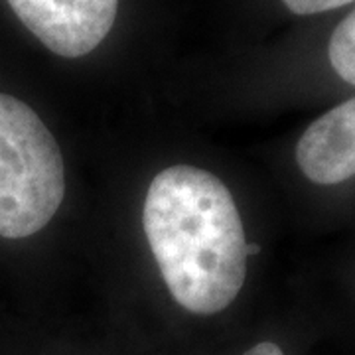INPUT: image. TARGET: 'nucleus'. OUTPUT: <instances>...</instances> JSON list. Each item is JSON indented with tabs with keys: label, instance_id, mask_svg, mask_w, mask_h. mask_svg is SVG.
I'll return each instance as SVG.
<instances>
[{
	"label": "nucleus",
	"instance_id": "0eeeda50",
	"mask_svg": "<svg viewBox=\"0 0 355 355\" xmlns=\"http://www.w3.org/2000/svg\"><path fill=\"white\" fill-rule=\"evenodd\" d=\"M243 355H284V354H282V349H280L277 343L263 342V343H257V345L251 347V349H247Z\"/></svg>",
	"mask_w": 355,
	"mask_h": 355
},
{
	"label": "nucleus",
	"instance_id": "6e6552de",
	"mask_svg": "<svg viewBox=\"0 0 355 355\" xmlns=\"http://www.w3.org/2000/svg\"><path fill=\"white\" fill-rule=\"evenodd\" d=\"M261 251V247L259 245H247V254H254Z\"/></svg>",
	"mask_w": 355,
	"mask_h": 355
},
{
	"label": "nucleus",
	"instance_id": "f257e3e1",
	"mask_svg": "<svg viewBox=\"0 0 355 355\" xmlns=\"http://www.w3.org/2000/svg\"><path fill=\"white\" fill-rule=\"evenodd\" d=\"M142 223L172 298L191 314L225 310L241 292L247 241L227 186L196 166H170L146 191Z\"/></svg>",
	"mask_w": 355,
	"mask_h": 355
},
{
	"label": "nucleus",
	"instance_id": "39448f33",
	"mask_svg": "<svg viewBox=\"0 0 355 355\" xmlns=\"http://www.w3.org/2000/svg\"><path fill=\"white\" fill-rule=\"evenodd\" d=\"M328 55L334 71L343 81L355 85V10L345 16L334 30L328 46Z\"/></svg>",
	"mask_w": 355,
	"mask_h": 355
},
{
	"label": "nucleus",
	"instance_id": "20e7f679",
	"mask_svg": "<svg viewBox=\"0 0 355 355\" xmlns=\"http://www.w3.org/2000/svg\"><path fill=\"white\" fill-rule=\"evenodd\" d=\"M296 162L302 174L320 186L355 176V97L306 128L296 144Z\"/></svg>",
	"mask_w": 355,
	"mask_h": 355
},
{
	"label": "nucleus",
	"instance_id": "7ed1b4c3",
	"mask_svg": "<svg viewBox=\"0 0 355 355\" xmlns=\"http://www.w3.org/2000/svg\"><path fill=\"white\" fill-rule=\"evenodd\" d=\"M20 22L53 53L83 58L111 32L119 0H6Z\"/></svg>",
	"mask_w": 355,
	"mask_h": 355
},
{
	"label": "nucleus",
	"instance_id": "f03ea898",
	"mask_svg": "<svg viewBox=\"0 0 355 355\" xmlns=\"http://www.w3.org/2000/svg\"><path fill=\"white\" fill-rule=\"evenodd\" d=\"M65 196V166L58 140L38 113L0 93V237L36 235Z\"/></svg>",
	"mask_w": 355,
	"mask_h": 355
},
{
	"label": "nucleus",
	"instance_id": "423d86ee",
	"mask_svg": "<svg viewBox=\"0 0 355 355\" xmlns=\"http://www.w3.org/2000/svg\"><path fill=\"white\" fill-rule=\"evenodd\" d=\"M286 4V8L294 14H300V16H308V14H318V12H328L334 8H340L345 6L354 0H282Z\"/></svg>",
	"mask_w": 355,
	"mask_h": 355
}]
</instances>
